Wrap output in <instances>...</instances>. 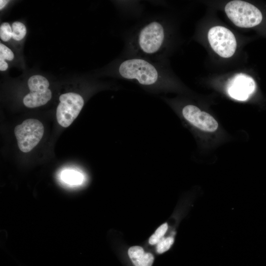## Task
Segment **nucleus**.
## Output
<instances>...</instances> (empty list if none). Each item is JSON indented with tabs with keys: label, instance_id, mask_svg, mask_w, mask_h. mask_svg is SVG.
Instances as JSON below:
<instances>
[{
	"label": "nucleus",
	"instance_id": "nucleus-1",
	"mask_svg": "<svg viewBox=\"0 0 266 266\" xmlns=\"http://www.w3.org/2000/svg\"><path fill=\"white\" fill-rule=\"evenodd\" d=\"M166 30L161 22L153 21L143 26L133 41V47L139 56L155 58L161 55L165 46Z\"/></svg>",
	"mask_w": 266,
	"mask_h": 266
},
{
	"label": "nucleus",
	"instance_id": "nucleus-2",
	"mask_svg": "<svg viewBox=\"0 0 266 266\" xmlns=\"http://www.w3.org/2000/svg\"><path fill=\"white\" fill-rule=\"evenodd\" d=\"M120 77L135 80L145 86H152L161 82V69L147 59L141 57L129 58L120 63L118 67Z\"/></svg>",
	"mask_w": 266,
	"mask_h": 266
},
{
	"label": "nucleus",
	"instance_id": "nucleus-16",
	"mask_svg": "<svg viewBox=\"0 0 266 266\" xmlns=\"http://www.w3.org/2000/svg\"><path fill=\"white\" fill-rule=\"evenodd\" d=\"M12 28L9 24L4 22L0 26V37L3 41H8L12 37Z\"/></svg>",
	"mask_w": 266,
	"mask_h": 266
},
{
	"label": "nucleus",
	"instance_id": "nucleus-15",
	"mask_svg": "<svg viewBox=\"0 0 266 266\" xmlns=\"http://www.w3.org/2000/svg\"><path fill=\"white\" fill-rule=\"evenodd\" d=\"M173 241L174 239L172 237H162L157 244V252L162 254L167 251L172 245Z\"/></svg>",
	"mask_w": 266,
	"mask_h": 266
},
{
	"label": "nucleus",
	"instance_id": "nucleus-9",
	"mask_svg": "<svg viewBox=\"0 0 266 266\" xmlns=\"http://www.w3.org/2000/svg\"><path fill=\"white\" fill-rule=\"evenodd\" d=\"M52 93L49 89L44 91L30 92L23 99V103L27 107L34 108L45 104L50 100Z\"/></svg>",
	"mask_w": 266,
	"mask_h": 266
},
{
	"label": "nucleus",
	"instance_id": "nucleus-14",
	"mask_svg": "<svg viewBox=\"0 0 266 266\" xmlns=\"http://www.w3.org/2000/svg\"><path fill=\"white\" fill-rule=\"evenodd\" d=\"M167 227L166 223L163 224L160 226L149 238V243L152 245L157 244L161 238L163 237L167 230Z\"/></svg>",
	"mask_w": 266,
	"mask_h": 266
},
{
	"label": "nucleus",
	"instance_id": "nucleus-10",
	"mask_svg": "<svg viewBox=\"0 0 266 266\" xmlns=\"http://www.w3.org/2000/svg\"><path fill=\"white\" fill-rule=\"evenodd\" d=\"M128 255L135 266H152L154 260L152 254L145 252L143 249L138 246L130 247Z\"/></svg>",
	"mask_w": 266,
	"mask_h": 266
},
{
	"label": "nucleus",
	"instance_id": "nucleus-19",
	"mask_svg": "<svg viewBox=\"0 0 266 266\" xmlns=\"http://www.w3.org/2000/svg\"><path fill=\"white\" fill-rule=\"evenodd\" d=\"M8 2H9V0H0V9L1 10Z\"/></svg>",
	"mask_w": 266,
	"mask_h": 266
},
{
	"label": "nucleus",
	"instance_id": "nucleus-12",
	"mask_svg": "<svg viewBox=\"0 0 266 266\" xmlns=\"http://www.w3.org/2000/svg\"><path fill=\"white\" fill-rule=\"evenodd\" d=\"M28 85L30 92H35L48 89L49 83L45 77L40 75H35L30 77Z\"/></svg>",
	"mask_w": 266,
	"mask_h": 266
},
{
	"label": "nucleus",
	"instance_id": "nucleus-7",
	"mask_svg": "<svg viewBox=\"0 0 266 266\" xmlns=\"http://www.w3.org/2000/svg\"><path fill=\"white\" fill-rule=\"evenodd\" d=\"M255 89L256 84L254 79L243 73L235 75L228 86V93L231 97L241 101L247 100Z\"/></svg>",
	"mask_w": 266,
	"mask_h": 266
},
{
	"label": "nucleus",
	"instance_id": "nucleus-11",
	"mask_svg": "<svg viewBox=\"0 0 266 266\" xmlns=\"http://www.w3.org/2000/svg\"><path fill=\"white\" fill-rule=\"evenodd\" d=\"M60 178L63 183L70 187L81 185L84 180L83 174L73 169L62 171L60 173Z\"/></svg>",
	"mask_w": 266,
	"mask_h": 266
},
{
	"label": "nucleus",
	"instance_id": "nucleus-3",
	"mask_svg": "<svg viewBox=\"0 0 266 266\" xmlns=\"http://www.w3.org/2000/svg\"><path fill=\"white\" fill-rule=\"evenodd\" d=\"M228 18L236 26L251 28L259 25L263 16L260 10L254 5L242 0L229 2L225 7Z\"/></svg>",
	"mask_w": 266,
	"mask_h": 266
},
{
	"label": "nucleus",
	"instance_id": "nucleus-18",
	"mask_svg": "<svg viewBox=\"0 0 266 266\" xmlns=\"http://www.w3.org/2000/svg\"><path fill=\"white\" fill-rule=\"evenodd\" d=\"M8 67L7 63L5 60H0V71L6 70Z\"/></svg>",
	"mask_w": 266,
	"mask_h": 266
},
{
	"label": "nucleus",
	"instance_id": "nucleus-13",
	"mask_svg": "<svg viewBox=\"0 0 266 266\" xmlns=\"http://www.w3.org/2000/svg\"><path fill=\"white\" fill-rule=\"evenodd\" d=\"M12 38L17 41L23 39L27 33V29L24 24L16 21L12 25Z\"/></svg>",
	"mask_w": 266,
	"mask_h": 266
},
{
	"label": "nucleus",
	"instance_id": "nucleus-8",
	"mask_svg": "<svg viewBox=\"0 0 266 266\" xmlns=\"http://www.w3.org/2000/svg\"><path fill=\"white\" fill-rule=\"evenodd\" d=\"M182 114L189 122L202 131L212 132L218 127L217 122L211 115L195 105L185 106L183 108Z\"/></svg>",
	"mask_w": 266,
	"mask_h": 266
},
{
	"label": "nucleus",
	"instance_id": "nucleus-6",
	"mask_svg": "<svg viewBox=\"0 0 266 266\" xmlns=\"http://www.w3.org/2000/svg\"><path fill=\"white\" fill-rule=\"evenodd\" d=\"M208 39L213 50L223 58L232 57L236 48V41L233 33L223 26L211 28L208 33Z\"/></svg>",
	"mask_w": 266,
	"mask_h": 266
},
{
	"label": "nucleus",
	"instance_id": "nucleus-17",
	"mask_svg": "<svg viewBox=\"0 0 266 266\" xmlns=\"http://www.w3.org/2000/svg\"><path fill=\"white\" fill-rule=\"evenodd\" d=\"M14 57L13 52L3 44H0V60L12 61Z\"/></svg>",
	"mask_w": 266,
	"mask_h": 266
},
{
	"label": "nucleus",
	"instance_id": "nucleus-5",
	"mask_svg": "<svg viewBox=\"0 0 266 266\" xmlns=\"http://www.w3.org/2000/svg\"><path fill=\"white\" fill-rule=\"evenodd\" d=\"M59 100L56 110L57 120L61 126L66 128L78 116L84 101L80 95L71 92L61 95Z\"/></svg>",
	"mask_w": 266,
	"mask_h": 266
},
{
	"label": "nucleus",
	"instance_id": "nucleus-4",
	"mask_svg": "<svg viewBox=\"0 0 266 266\" xmlns=\"http://www.w3.org/2000/svg\"><path fill=\"white\" fill-rule=\"evenodd\" d=\"M44 131L42 123L35 119H27L16 126L14 134L20 150L25 153L31 151L41 139Z\"/></svg>",
	"mask_w": 266,
	"mask_h": 266
}]
</instances>
